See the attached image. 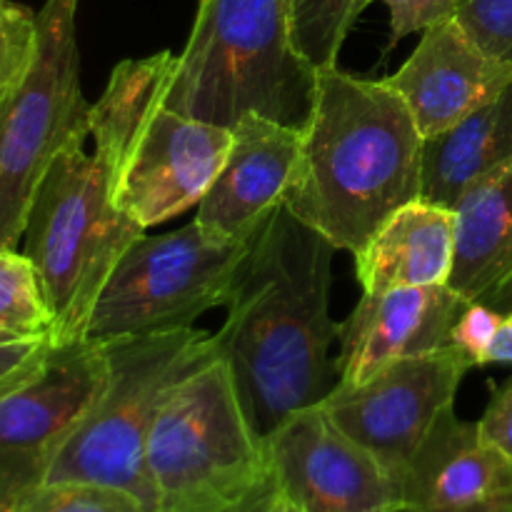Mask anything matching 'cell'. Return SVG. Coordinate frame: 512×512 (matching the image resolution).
Instances as JSON below:
<instances>
[{
  "label": "cell",
  "mask_w": 512,
  "mask_h": 512,
  "mask_svg": "<svg viewBox=\"0 0 512 512\" xmlns=\"http://www.w3.org/2000/svg\"><path fill=\"white\" fill-rule=\"evenodd\" d=\"M335 245L280 205L250 243L213 335L245 415L268 438L293 413L320 405L340 385L330 318Z\"/></svg>",
  "instance_id": "1"
},
{
  "label": "cell",
  "mask_w": 512,
  "mask_h": 512,
  "mask_svg": "<svg viewBox=\"0 0 512 512\" xmlns=\"http://www.w3.org/2000/svg\"><path fill=\"white\" fill-rule=\"evenodd\" d=\"M423 135L385 80L323 70L285 208L358 255L380 225L420 198Z\"/></svg>",
  "instance_id": "2"
},
{
  "label": "cell",
  "mask_w": 512,
  "mask_h": 512,
  "mask_svg": "<svg viewBox=\"0 0 512 512\" xmlns=\"http://www.w3.org/2000/svg\"><path fill=\"white\" fill-rule=\"evenodd\" d=\"M318 80L295 45L290 0H198L165 105L220 128L260 115L305 133Z\"/></svg>",
  "instance_id": "3"
},
{
  "label": "cell",
  "mask_w": 512,
  "mask_h": 512,
  "mask_svg": "<svg viewBox=\"0 0 512 512\" xmlns=\"http://www.w3.org/2000/svg\"><path fill=\"white\" fill-rule=\"evenodd\" d=\"M173 68L170 50L123 60L90 105V138L113 163L115 198L143 230L195 208L233 143L230 128L165 105Z\"/></svg>",
  "instance_id": "4"
},
{
  "label": "cell",
  "mask_w": 512,
  "mask_h": 512,
  "mask_svg": "<svg viewBox=\"0 0 512 512\" xmlns=\"http://www.w3.org/2000/svg\"><path fill=\"white\" fill-rule=\"evenodd\" d=\"M80 133L53 158L30 203L23 240L53 318V343L85 338L98 295L125 250L145 235L115 198L108 155Z\"/></svg>",
  "instance_id": "5"
},
{
  "label": "cell",
  "mask_w": 512,
  "mask_h": 512,
  "mask_svg": "<svg viewBox=\"0 0 512 512\" xmlns=\"http://www.w3.org/2000/svg\"><path fill=\"white\" fill-rule=\"evenodd\" d=\"M105 348L108 388L60 450L45 483L113 485L158 512L148 473L150 430L170 390L220 358L218 345L203 330L180 328L115 340Z\"/></svg>",
  "instance_id": "6"
},
{
  "label": "cell",
  "mask_w": 512,
  "mask_h": 512,
  "mask_svg": "<svg viewBox=\"0 0 512 512\" xmlns=\"http://www.w3.org/2000/svg\"><path fill=\"white\" fill-rule=\"evenodd\" d=\"M148 473L158 512H225L270 475L223 358L170 390L150 430Z\"/></svg>",
  "instance_id": "7"
},
{
  "label": "cell",
  "mask_w": 512,
  "mask_h": 512,
  "mask_svg": "<svg viewBox=\"0 0 512 512\" xmlns=\"http://www.w3.org/2000/svg\"><path fill=\"white\" fill-rule=\"evenodd\" d=\"M253 240L215 238L198 220L165 235H140L103 285L85 338L115 343L138 335L193 328L228 303Z\"/></svg>",
  "instance_id": "8"
},
{
  "label": "cell",
  "mask_w": 512,
  "mask_h": 512,
  "mask_svg": "<svg viewBox=\"0 0 512 512\" xmlns=\"http://www.w3.org/2000/svg\"><path fill=\"white\" fill-rule=\"evenodd\" d=\"M80 133H90V103L80 88L78 0H45L33 68L0 103V248L23 238L45 170Z\"/></svg>",
  "instance_id": "9"
},
{
  "label": "cell",
  "mask_w": 512,
  "mask_h": 512,
  "mask_svg": "<svg viewBox=\"0 0 512 512\" xmlns=\"http://www.w3.org/2000/svg\"><path fill=\"white\" fill-rule=\"evenodd\" d=\"M110 380L105 343L90 338L50 348L33 378L0 395V512H15L80 428Z\"/></svg>",
  "instance_id": "10"
},
{
  "label": "cell",
  "mask_w": 512,
  "mask_h": 512,
  "mask_svg": "<svg viewBox=\"0 0 512 512\" xmlns=\"http://www.w3.org/2000/svg\"><path fill=\"white\" fill-rule=\"evenodd\" d=\"M470 363L453 348L405 358L358 388H335L323 410L343 433L375 455L403 488L415 453L435 420L455 405Z\"/></svg>",
  "instance_id": "11"
},
{
  "label": "cell",
  "mask_w": 512,
  "mask_h": 512,
  "mask_svg": "<svg viewBox=\"0 0 512 512\" xmlns=\"http://www.w3.org/2000/svg\"><path fill=\"white\" fill-rule=\"evenodd\" d=\"M270 478L298 512H403V488L323 405L298 410L265 438Z\"/></svg>",
  "instance_id": "12"
},
{
  "label": "cell",
  "mask_w": 512,
  "mask_h": 512,
  "mask_svg": "<svg viewBox=\"0 0 512 512\" xmlns=\"http://www.w3.org/2000/svg\"><path fill=\"white\" fill-rule=\"evenodd\" d=\"M465 305L448 283L363 293L340 323V388L370 383L398 360L450 348V330Z\"/></svg>",
  "instance_id": "13"
},
{
  "label": "cell",
  "mask_w": 512,
  "mask_h": 512,
  "mask_svg": "<svg viewBox=\"0 0 512 512\" xmlns=\"http://www.w3.org/2000/svg\"><path fill=\"white\" fill-rule=\"evenodd\" d=\"M223 168L198 203V220L215 238L253 240L285 203L298 170L303 133L260 115L233 125Z\"/></svg>",
  "instance_id": "14"
},
{
  "label": "cell",
  "mask_w": 512,
  "mask_h": 512,
  "mask_svg": "<svg viewBox=\"0 0 512 512\" xmlns=\"http://www.w3.org/2000/svg\"><path fill=\"white\" fill-rule=\"evenodd\" d=\"M408 105L423 138L443 133L498 98L512 65L485 53L455 18L423 33L408 60L385 78Z\"/></svg>",
  "instance_id": "15"
},
{
  "label": "cell",
  "mask_w": 512,
  "mask_h": 512,
  "mask_svg": "<svg viewBox=\"0 0 512 512\" xmlns=\"http://www.w3.org/2000/svg\"><path fill=\"white\" fill-rule=\"evenodd\" d=\"M403 512H512V458L453 408L435 420L403 478Z\"/></svg>",
  "instance_id": "16"
},
{
  "label": "cell",
  "mask_w": 512,
  "mask_h": 512,
  "mask_svg": "<svg viewBox=\"0 0 512 512\" xmlns=\"http://www.w3.org/2000/svg\"><path fill=\"white\" fill-rule=\"evenodd\" d=\"M512 163V83L498 98L433 138H423L420 200L458 210Z\"/></svg>",
  "instance_id": "17"
},
{
  "label": "cell",
  "mask_w": 512,
  "mask_h": 512,
  "mask_svg": "<svg viewBox=\"0 0 512 512\" xmlns=\"http://www.w3.org/2000/svg\"><path fill=\"white\" fill-rule=\"evenodd\" d=\"M455 213L413 200L390 215L355 258L363 293L445 285L453 270Z\"/></svg>",
  "instance_id": "18"
},
{
  "label": "cell",
  "mask_w": 512,
  "mask_h": 512,
  "mask_svg": "<svg viewBox=\"0 0 512 512\" xmlns=\"http://www.w3.org/2000/svg\"><path fill=\"white\" fill-rule=\"evenodd\" d=\"M512 275V163L455 210V255L448 285L485 300Z\"/></svg>",
  "instance_id": "19"
},
{
  "label": "cell",
  "mask_w": 512,
  "mask_h": 512,
  "mask_svg": "<svg viewBox=\"0 0 512 512\" xmlns=\"http://www.w3.org/2000/svg\"><path fill=\"white\" fill-rule=\"evenodd\" d=\"M0 335L53 340V318L38 273L28 255L15 248H0Z\"/></svg>",
  "instance_id": "20"
},
{
  "label": "cell",
  "mask_w": 512,
  "mask_h": 512,
  "mask_svg": "<svg viewBox=\"0 0 512 512\" xmlns=\"http://www.w3.org/2000/svg\"><path fill=\"white\" fill-rule=\"evenodd\" d=\"M370 0H290V23L300 53L315 70L338 65L345 38Z\"/></svg>",
  "instance_id": "21"
},
{
  "label": "cell",
  "mask_w": 512,
  "mask_h": 512,
  "mask_svg": "<svg viewBox=\"0 0 512 512\" xmlns=\"http://www.w3.org/2000/svg\"><path fill=\"white\" fill-rule=\"evenodd\" d=\"M15 512H150L128 490L98 483H43Z\"/></svg>",
  "instance_id": "22"
},
{
  "label": "cell",
  "mask_w": 512,
  "mask_h": 512,
  "mask_svg": "<svg viewBox=\"0 0 512 512\" xmlns=\"http://www.w3.org/2000/svg\"><path fill=\"white\" fill-rule=\"evenodd\" d=\"M38 55V13L0 0V103L28 78Z\"/></svg>",
  "instance_id": "23"
},
{
  "label": "cell",
  "mask_w": 512,
  "mask_h": 512,
  "mask_svg": "<svg viewBox=\"0 0 512 512\" xmlns=\"http://www.w3.org/2000/svg\"><path fill=\"white\" fill-rule=\"evenodd\" d=\"M455 20L485 53L512 65V0H458Z\"/></svg>",
  "instance_id": "24"
},
{
  "label": "cell",
  "mask_w": 512,
  "mask_h": 512,
  "mask_svg": "<svg viewBox=\"0 0 512 512\" xmlns=\"http://www.w3.org/2000/svg\"><path fill=\"white\" fill-rule=\"evenodd\" d=\"M500 323H503V313L490 308L483 300H473L465 305L450 330V348L458 350L468 360L470 368H480L485 365V355H488Z\"/></svg>",
  "instance_id": "25"
},
{
  "label": "cell",
  "mask_w": 512,
  "mask_h": 512,
  "mask_svg": "<svg viewBox=\"0 0 512 512\" xmlns=\"http://www.w3.org/2000/svg\"><path fill=\"white\" fill-rule=\"evenodd\" d=\"M390 10V45L395 48L413 33H425L433 25L455 18L458 0H383Z\"/></svg>",
  "instance_id": "26"
},
{
  "label": "cell",
  "mask_w": 512,
  "mask_h": 512,
  "mask_svg": "<svg viewBox=\"0 0 512 512\" xmlns=\"http://www.w3.org/2000/svg\"><path fill=\"white\" fill-rule=\"evenodd\" d=\"M53 340H15L0 335V395L33 378L48 358Z\"/></svg>",
  "instance_id": "27"
},
{
  "label": "cell",
  "mask_w": 512,
  "mask_h": 512,
  "mask_svg": "<svg viewBox=\"0 0 512 512\" xmlns=\"http://www.w3.org/2000/svg\"><path fill=\"white\" fill-rule=\"evenodd\" d=\"M478 428L490 445L512 458V380L493 395Z\"/></svg>",
  "instance_id": "28"
},
{
  "label": "cell",
  "mask_w": 512,
  "mask_h": 512,
  "mask_svg": "<svg viewBox=\"0 0 512 512\" xmlns=\"http://www.w3.org/2000/svg\"><path fill=\"white\" fill-rule=\"evenodd\" d=\"M278 503V490H275L273 478L268 475L253 493L245 495L238 505H233V508L225 512H278Z\"/></svg>",
  "instance_id": "29"
},
{
  "label": "cell",
  "mask_w": 512,
  "mask_h": 512,
  "mask_svg": "<svg viewBox=\"0 0 512 512\" xmlns=\"http://www.w3.org/2000/svg\"><path fill=\"white\" fill-rule=\"evenodd\" d=\"M490 363H510L512 365V313L503 315L498 333H495L493 343H490L488 355H485V365Z\"/></svg>",
  "instance_id": "30"
},
{
  "label": "cell",
  "mask_w": 512,
  "mask_h": 512,
  "mask_svg": "<svg viewBox=\"0 0 512 512\" xmlns=\"http://www.w3.org/2000/svg\"><path fill=\"white\" fill-rule=\"evenodd\" d=\"M483 303H488L490 308H495L498 313H512V275L505 283H500L498 288L493 290V293L488 295V298L483 300Z\"/></svg>",
  "instance_id": "31"
},
{
  "label": "cell",
  "mask_w": 512,
  "mask_h": 512,
  "mask_svg": "<svg viewBox=\"0 0 512 512\" xmlns=\"http://www.w3.org/2000/svg\"><path fill=\"white\" fill-rule=\"evenodd\" d=\"M278 498H280V495H278ZM278 512H298V510L290 508L288 503H283V500H280V503H278Z\"/></svg>",
  "instance_id": "32"
}]
</instances>
